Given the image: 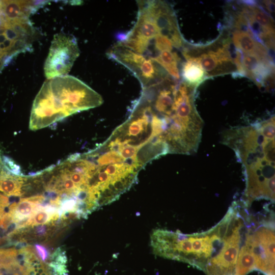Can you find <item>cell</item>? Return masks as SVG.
Listing matches in <instances>:
<instances>
[{
  "label": "cell",
  "mask_w": 275,
  "mask_h": 275,
  "mask_svg": "<svg viewBox=\"0 0 275 275\" xmlns=\"http://www.w3.org/2000/svg\"><path fill=\"white\" fill-rule=\"evenodd\" d=\"M45 2L34 1H0V21L29 20L31 14Z\"/></svg>",
  "instance_id": "7"
},
{
  "label": "cell",
  "mask_w": 275,
  "mask_h": 275,
  "mask_svg": "<svg viewBox=\"0 0 275 275\" xmlns=\"http://www.w3.org/2000/svg\"><path fill=\"white\" fill-rule=\"evenodd\" d=\"M161 66L173 78H180L178 63L180 59L175 52L165 51L159 53L152 59Z\"/></svg>",
  "instance_id": "15"
},
{
  "label": "cell",
  "mask_w": 275,
  "mask_h": 275,
  "mask_svg": "<svg viewBox=\"0 0 275 275\" xmlns=\"http://www.w3.org/2000/svg\"><path fill=\"white\" fill-rule=\"evenodd\" d=\"M25 175L12 173L4 166L0 152V191L8 196H20Z\"/></svg>",
  "instance_id": "10"
},
{
  "label": "cell",
  "mask_w": 275,
  "mask_h": 275,
  "mask_svg": "<svg viewBox=\"0 0 275 275\" xmlns=\"http://www.w3.org/2000/svg\"><path fill=\"white\" fill-rule=\"evenodd\" d=\"M249 16L257 22L267 35L274 36V28L272 19L261 8L255 5H244Z\"/></svg>",
  "instance_id": "13"
},
{
  "label": "cell",
  "mask_w": 275,
  "mask_h": 275,
  "mask_svg": "<svg viewBox=\"0 0 275 275\" xmlns=\"http://www.w3.org/2000/svg\"><path fill=\"white\" fill-rule=\"evenodd\" d=\"M245 243L249 246L256 259V269L265 275H274V231L272 222L263 225L246 234Z\"/></svg>",
  "instance_id": "4"
},
{
  "label": "cell",
  "mask_w": 275,
  "mask_h": 275,
  "mask_svg": "<svg viewBox=\"0 0 275 275\" xmlns=\"http://www.w3.org/2000/svg\"><path fill=\"white\" fill-rule=\"evenodd\" d=\"M264 4L266 8L270 12H274V4L272 1H264Z\"/></svg>",
  "instance_id": "18"
},
{
  "label": "cell",
  "mask_w": 275,
  "mask_h": 275,
  "mask_svg": "<svg viewBox=\"0 0 275 275\" xmlns=\"http://www.w3.org/2000/svg\"><path fill=\"white\" fill-rule=\"evenodd\" d=\"M240 246V230L226 238L218 254L207 263L205 272L208 275H234Z\"/></svg>",
  "instance_id": "6"
},
{
  "label": "cell",
  "mask_w": 275,
  "mask_h": 275,
  "mask_svg": "<svg viewBox=\"0 0 275 275\" xmlns=\"http://www.w3.org/2000/svg\"><path fill=\"white\" fill-rule=\"evenodd\" d=\"M46 227L44 225L39 226L36 228V232L39 235H43L46 232Z\"/></svg>",
  "instance_id": "19"
},
{
  "label": "cell",
  "mask_w": 275,
  "mask_h": 275,
  "mask_svg": "<svg viewBox=\"0 0 275 275\" xmlns=\"http://www.w3.org/2000/svg\"><path fill=\"white\" fill-rule=\"evenodd\" d=\"M79 55L76 39L64 34L54 36L44 66L47 79L67 75Z\"/></svg>",
  "instance_id": "3"
},
{
  "label": "cell",
  "mask_w": 275,
  "mask_h": 275,
  "mask_svg": "<svg viewBox=\"0 0 275 275\" xmlns=\"http://www.w3.org/2000/svg\"><path fill=\"white\" fill-rule=\"evenodd\" d=\"M232 40L235 47L244 54H256L262 57L270 58L267 48L248 32L233 31Z\"/></svg>",
  "instance_id": "9"
},
{
  "label": "cell",
  "mask_w": 275,
  "mask_h": 275,
  "mask_svg": "<svg viewBox=\"0 0 275 275\" xmlns=\"http://www.w3.org/2000/svg\"><path fill=\"white\" fill-rule=\"evenodd\" d=\"M2 217V215L0 214V218Z\"/></svg>",
  "instance_id": "20"
},
{
  "label": "cell",
  "mask_w": 275,
  "mask_h": 275,
  "mask_svg": "<svg viewBox=\"0 0 275 275\" xmlns=\"http://www.w3.org/2000/svg\"><path fill=\"white\" fill-rule=\"evenodd\" d=\"M35 246L40 258L43 261H45L48 255L47 249L40 244H36Z\"/></svg>",
  "instance_id": "17"
},
{
  "label": "cell",
  "mask_w": 275,
  "mask_h": 275,
  "mask_svg": "<svg viewBox=\"0 0 275 275\" xmlns=\"http://www.w3.org/2000/svg\"><path fill=\"white\" fill-rule=\"evenodd\" d=\"M228 43L225 41L221 46L213 49L185 48L182 53L185 59L191 58L199 63L207 78L232 73L233 75H237L233 56L230 51Z\"/></svg>",
  "instance_id": "5"
},
{
  "label": "cell",
  "mask_w": 275,
  "mask_h": 275,
  "mask_svg": "<svg viewBox=\"0 0 275 275\" xmlns=\"http://www.w3.org/2000/svg\"><path fill=\"white\" fill-rule=\"evenodd\" d=\"M59 217V214H51L46 208L39 205L38 209L23 225V227L28 226L43 225L50 222L51 219H56Z\"/></svg>",
  "instance_id": "16"
},
{
  "label": "cell",
  "mask_w": 275,
  "mask_h": 275,
  "mask_svg": "<svg viewBox=\"0 0 275 275\" xmlns=\"http://www.w3.org/2000/svg\"><path fill=\"white\" fill-rule=\"evenodd\" d=\"M39 204L27 198L20 199L18 203L14 202L9 207V212L12 215L13 221L20 223L27 220L34 214L39 207Z\"/></svg>",
  "instance_id": "12"
},
{
  "label": "cell",
  "mask_w": 275,
  "mask_h": 275,
  "mask_svg": "<svg viewBox=\"0 0 275 275\" xmlns=\"http://www.w3.org/2000/svg\"><path fill=\"white\" fill-rule=\"evenodd\" d=\"M103 102L99 94L74 76L47 79L34 99L30 129L45 128L76 113L98 107Z\"/></svg>",
  "instance_id": "2"
},
{
  "label": "cell",
  "mask_w": 275,
  "mask_h": 275,
  "mask_svg": "<svg viewBox=\"0 0 275 275\" xmlns=\"http://www.w3.org/2000/svg\"><path fill=\"white\" fill-rule=\"evenodd\" d=\"M107 56L111 59L123 65L134 75L147 59L145 56L117 43L108 51Z\"/></svg>",
  "instance_id": "8"
},
{
  "label": "cell",
  "mask_w": 275,
  "mask_h": 275,
  "mask_svg": "<svg viewBox=\"0 0 275 275\" xmlns=\"http://www.w3.org/2000/svg\"><path fill=\"white\" fill-rule=\"evenodd\" d=\"M183 64L182 75L183 81L188 85L196 88L207 79L205 72L200 65L191 58L185 59Z\"/></svg>",
  "instance_id": "11"
},
{
  "label": "cell",
  "mask_w": 275,
  "mask_h": 275,
  "mask_svg": "<svg viewBox=\"0 0 275 275\" xmlns=\"http://www.w3.org/2000/svg\"><path fill=\"white\" fill-rule=\"evenodd\" d=\"M256 269L255 257L251 248L246 243L239 252L234 275H246Z\"/></svg>",
  "instance_id": "14"
},
{
  "label": "cell",
  "mask_w": 275,
  "mask_h": 275,
  "mask_svg": "<svg viewBox=\"0 0 275 275\" xmlns=\"http://www.w3.org/2000/svg\"><path fill=\"white\" fill-rule=\"evenodd\" d=\"M274 117L246 126L228 130L224 144L242 163L248 202L258 199L274 201Z\"/></svg>",
  "instance_id": "1"
}]
</instances>
